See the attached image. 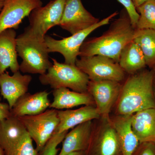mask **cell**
Listing matches in <instances>:
<instances>
[{
  "instance_id": "cell-1",
  "label": "cell",
  "mask_w": 155,
  "mask_h": 155,
  "mask_svg": "<svg viewBox=\"0 0 155 155\" xmlns=\"http://www.w3.org/2000/svg\"><path fill=\"white\" fill-rule=\"evenodd\" d=\"M135 31L127 11L123 9L119 18L111 23L110 28L102 35L84 41L78 57L99 55L109 57L119 63L121 52L133 41Z\"/></svg>"
},
{
  "instance_id": "cell-2",
  "label": "cell",
  "mask_w": 155,
  "mask_h": 155,
  "mask_svg": "<svg viewBox=\"0 0 155 155\" xmlns=\"http://www.w3.org/2000/svg\"><path fill=\"white\" fill-rule=\"evenodd\" d=\"M123 83L115 104V115H130L155 108L153 79L151 70H140L128 75Z\"/></svg>"
},
{
  "instance_id": "cell-3",
  "label": "cell",
  "mask_w": 155,
  "mask_h": 155,
  "mask_svg": "<svg viewBox=\"0 0 155 155\" xmlns=\"http://www.w3.org/2000/svg\"><path fill=\"white\" fill-rule=\"evenodd\" d=\"M17 51L22 60L19 65V71L22 73L43 75L52 65L45 39L34 36L27 27L17 37Z\"/></svg>"
},
{
  "instance_id": "cell-4",
  "label": "cell",
  "mask_w": 155,
  "mask_h": 155,
  "mask_svg": "<svg viewBox=\"0 0 155 155\" xmlns=\"http://www.w3.org/2000/svg\"><path fill=\"white\" fill-rule=\"evenodd\" d=\"M52 66L46 73L40 75L39 80L43 85L55 89L66 87L80 93L87 92L88 76L76 66L58 62L51 58Z\"/></svg>"
},
{
  "instance_id": "cell-5",
  "label": "cell",
  "mask_w": 155,
  "mask_h": 155,
  "mask_svg": "<svg viewBox=\"0 0 155 155\" xmlns=\"http://www.w3.org/2000/svg\"><path fill=\"white\" fill-rule=\"evenodd\" d=\"M110 116L94 120L90 140L84 155H123Z\"/></svg>"
},
{
  "instance_id": "cell-6",
  "label": "cell",
  "mask_w": 155,
  "mask_h": 155,
  "mask_svg": "<svg viewBox=\"0 0 155 155\" xmlns=\"http://www.w3.org/2000/svg\"><path fill=\"white\" fill-rule=\"evenodd\" d=\"M118 14V12H114L87 29L61 40L55 39L49 35H46L45 37V42L49 52L60 53L64 56V63L75 65V62L80 53L81 47L87 36L97 28L107 25L111 19Z\"/></svg>"
},
{
  "instance_id": "cell-7",
  "label": "cell",
  "mask_w": 155,
  "mask_h": 155,
  "mask_svg": "<svg viewBox=\"0 0 155 155\" xmlns=\"http://www.w3.org/2000/svg\"><path fill=\"white\" fill-rule=\"evenodd\" d=\"M75 65L88 76L89 80H110L121 82L126 78V73L119 63L105 56L81 57Z\"/></svg>"
},
{
  "instance_id": "cell-8",
  "label": "cell",
  "mask_w": 155,
  "mask_h": 155,
  "mask_svg": "<svg viewBox=\"0 0 155 155\" xmlns=\"http://www.w3.org/2000/svg\"><path fill=\"white\" fill-rule=\"evenodd\" d=\"M36 144L39 153L54 133L59 123L58 110H47L35 115L18 117Z\"/></svg>"
},
{
  "instance_id": "cell-9",
  "label": "cell",
  "mask_w": 155,
  "mask_h": 155,
  "mask_svg": "<svg viewBox=\"0 0 155 155\" xmlns=\"http://www.w3.org/2000/svg\"><path fill=\"white\" fill-rule=\"evenodd\" d=\"M67 0H51L44 7L34 9L29 16V26L31 34L44 39L46 34L51 28L59 25Z\"/></svg>"
},
{
  "instance_id": "cell-10",
  "label": "cell",
  "mask_w": 155,
  "mask_h": 155,
  "mask_svg": "<svg viewBox=\"0 0 155 155\" xmlns=\"http://www.w3.org/2000/svg\"><path fill=\"white\" fill-rule=\"evenodd\" d=\"M122 86V83L113 81L89 80L87 92L92 97L100 116H110L118 99Z\"/></svg>"
},
{
  "instance_id": "cell-11",
  "label": "cell",
  "mask_w": 155,
  "mask_h": 155,
  "mask_svg": "<svg viewBox=\"0 0 155 155\" xmlns=\"http://www.w3.org/2000/svg\"><path fill=\"white\" fill-rule=\"evenodd\" d=\"M99 21L84 8L81 0H67L59 26L74 35Z\"/></svg>"
},
{
  "instance_id": "cell-12",
  "label": "cell",
  "mask_w": 155,
  "mask_h": 155,
  "mask_svg": "<svg viewBox=\"0 0 155 155\" xmlns=\"http://www.w3.org/2000/svg\"><path fill=\"white\" fill-rule=\"evenodd\" d=\"M41 0H4L0 12V33L6 29H16L34 9L42 5Z\"/></svg>"
},
{
  "instance_id": "cell-13",
  "label": "cell",
  "mask_w": 155,
  "mask_h": 155,
  "mask_svg": "<svg viewBox=\"0 0 155 155\" xmlns=\"http://www.w3.org/2000/svg\"><path fill=\"white\" fill-rule=\"evenodd\" d=\"M31 80V75H22L19 71L12 75L8 72L0 75L1 94L7 100L11 110L17 100L27 93Z\"/></svg>"
},
{
  "instance_id": "cell-14",
  "label": "cell",
  "mask_w": 155,
  "mask_h": 155,
  "mask_svg": "<svg viewBox=\"0 0 155 155\" xmlns=\"http://www.w3.org/2000/svg\"><path fill=\"white\" fill-rule=\"evenodd\" d=\"M26 131L17 117L11 116L0 121V146L5 155H17L19 143Z\"/></svg>"
},
{
  "instance_id": "cell-15",
  "label": "cell",
  "mask_w": 155,
  "mask_h": 155,
  "mask_svg": "<svg viewBox=\"0 0 155 155\" xmlns=\"http://www.w3.org/2000/svg\"><path fill=\"white\" fill-rule=\"evenodd\" d=\"M49 94L46 91L33 94L27 93L17 100L11 109V116L18 118L43 113L51 105Z\"/></svg>"
},
{
  "instance_id": "cell-16",
  "label": "cell",
  "mask_w": 155,
  "mask_h": 155,
  "mask_svg": "<svg viewBox=\"0 0 155 155\" xmlns=\"http://www.w3.org/2000/svg\"><path fill=\"white\" fill-rule=\"evenodd\" d=\"M59 123L55 132L68 131L78 125L99 119L101 116L95 106L85 105L75 110H58Z\"/></svg>"
},
{
  "instance_id": "cell-17",
  "label": "cell",
  "mask_w": 155,
  "mask_h": 155,
  "mask_svg": "<svg viewBox=\"0 0 155 155\" xmlns=\"http://www.w3.org/2000/svg\"><path fill=\"white\" fill-rule=\"evenodd\" d=\"M93 121L80 124L68 132L62 142V148L57 155H67L76 152H84L90 140Z\"/></svg>"
},
{
  "instance_id": "cell-18",
  "label": "cell",
  "mask_w": 155,
  "mask_h": 155,
  "mask_svg": "<svg viewBox=\"0 0 155 155\" xmlns=\"http://www.w3.org/2000/svg\"><path fill=\"white\" fill-rule=\"evenodd\" d=\"M17 33L13 28L0 33V75L10 68L13 73L19 71L17 60Z\"/></svg>"
},
{
  "instance_id": "cell-19",
  "label": "cell",
  "mask_w": 155,
  "mask_h": 155,
  "mask_svg": "<svg viewBox=\"0 0 155 155\" xmlns=\"http://www.w3.org/2000/svg\"><path fill=\"white\" fill-rule=\"evenodd\" d=\"M132 115H115L110 117L123 155H131L140 142L131 127Z\"/></svg>"
},
{
  "instance_id": "cell-20",
  "label": "cell",
  "mask_w": 155,
  "mask_h": 155,
  "mask_svg": "<svg viewBox=\"0 0 155 155\" xmlns=\"http://www.w3.org/2000/svg\"><path fill=\"white\" fill-rule=\"evenodd\" d=\"M53 94L54 99L50 107L56 110L69 109L81 105L95 106L93 99L88 92H78L61 87L54 89Z\"/></svg>"
},
{
  "instance_id": "cell-21",
  "label": "cell",
  "mask_w": 155,
  "mask_h": 155,
  "mask_svg": "<svg viewBox=\"0 0 155 155\" xmlns=\"http://www.w3.org/2000/svg\"><path fill=\"white\" fill-rule=\"evenodd\" d=\"M131 127L140 142L155 143V108H150L133 114Z\"/></svg>"
},
{
  "instance_id": "cell-22",
  "label": "cell",
  "mask_w": 155,
  "mask_h": 155,
  "mask_svg": "<svg viewBox=\"0 0 155 155\" xmlns=\"http://www.w3.org/2000/svg\"><path fill=\"white\" fill-rule=\"evenodd\" d=\"M119 64L124 72L128 75L137 73L147 66L143 53L134 41L122 50Z\"/></svg>"
},
{
  "instance_id": "cell-23",
  "label": "cell",
  "mask_w": 155,
  "mask_h": 155,
  "mask_svg": "<svg viewBox=\"0 0 155 155\" xmlns=\"http://www.w3.org/2000/svg\"><path fill=\"white\" fill-rule=\"evenodd\" d=\"M133 41L143 53L147 66L152 68L155 65V30L136 29Z\"/></svg>"
},
{
  "instance_id": "cell-24",
  "label": "cell",
  "mask_w": 155,
  "mask_h": 155,
  "mask_svg": "<svg viewBox=\"0 0 155 155\" xmlns=\"http://www.w3.org/2000/svg\"><path fill=\"white\" fill-rule=\"evenodd\" d=\"M136 9L140 17L136 29L155 30V0H147Z\"/></svg>"
},
{
  "instance_id": "cell-25",
  "label": "cell",
  "mask_w": 155,
  "mask_h": 155,
  "mask_svg": "<svg viewBox=\"0 0 155 155\" xmlns=\"http://www.w3.org/2000/svg\"><path fill=\"white\" fill-rule=\"evenodd\" d=\"M68 131L62 133L55 132L48 141L39 155H57L59 151L58 145L63 142Z\"/></svg>"
},
{
  "instance_id": "cell-26",
  "label": "cell",
  "mask_w": 155,
  "mask_h": 155,
  "mask_svg": "<svg viewBox=\"0 0 155 155\" xmlns=\"http://www.w3.org/2000/svg\"><path fill=\"white\" fill-rule=\"evenodd\" d=\"M17 155H39L38 151L33 146L32 139L27 131L22 136Z\"/></svg>"
},
{
  "instance_id": "cell-27",
  "label": "cell",
  "mask_w": 155,
  "mask_h": 155,
  "mask_svg": "<svg viewBox=\"0 0 155 155\" xmlns=\"http://www.w3.org/2000/svg\"><path fill=\"white\" fill-rule=\"evenodd\" d=\"M119 3L125 7L130 19L131 25L134 28H136L139 19L140 15L137 10L132 0H117Z\"/></svg>"
},
{
  "instance_id": "cell-28",
  "label": "cell",
  "mask_w": 155,
  "mask_h": 155,
  "mask_svg": "<svg viewBox=\"0 0 155 155\" xmlns=\"http://www.w3.org/2000/svg\"><path fill=\"white\" fill-rule=\"evenodd\" d=\"M131 155H155V143L140 142Z\"/></svg>"
},
{
  "instance_id": "cell-29",
  "label": "cell",
  "mask_w": 155,
  "mask_h": 155,
  "mask_svg": "<svg viewBox=\"0 0 155 155\" xmlns=\"http://www.w3.org/2000/svg\"><path fill=\"white\" fill-rule=\"evenodd\" d=\"M0 90V121L5 120L11 116V109L8 104L1 101Z\"/></svg>"
},
{
  "instance_id": "cell-30",
  "label": "cell",
  "mask_w": 155,
  "mask_h": 155,
  "mask_svg": "<svg viewBox=\"0 0 155 155\" xmlns=\"http://www.w3.org/2000/svg\"><path fill=\"white\" fill-rule=\"evenodd\" d=\"M146 1L147 0H132L136 8Z\"/></svg>"
},
{
  "instance_id": "cell-31",
  "label": "cell",
  "mask_w": 155,
  "mask_h": 155,
  "mask_svg": "<svg viewBox=\"0 0 155 155\" xmlns=\"http://www.w3.org/2000/svg\"><path fill=\"white\" fill-rule=\"evenodd\" d=\"M84 153L83 152H74L71 153L67 155H84Z\"/></svg>"
},
{
  "instance_id": "cell-32",
  "label": "cell",
  "mask_w": 155,
  "mask_h": 155,
  "mask_svg": "<svg viewBox=\"0 0 155 155\" xmlns=\"http://www.w3.org/2000/svg\"><path fill=\"white\" fill-rule=\"evenodd\" d=\"M4 0H0V12L2 9L3 5H4Z\"/></svg>"
},
{
  "instance_id": "cell-33",
  "label": "cell",
  "mask_w": 155,
  "mask_h": 155,
  "mask_svg": "<svg viewBox=\"0 0 155 155\" xmlns=\"http://www.w3.org/2000/svg\"><path fill=\"white\" fill-rule=\"evenodd\" d=\"M153 90H154V97L155 98V74L154 73V76L153 79Z\"/></svg>"
},
{
  "instance_id": "cell-34",
  "label": "cell",
  "mask_w": 155,
  "mask_h": 155,
  "mask_svg": "<svg viewBox=\"0 0 155 155\" xmlns=\"http://www.w3.org/2000/svg\"><path fill=\"white\" fill-rule=\"evenodd\" d=\"M0 155H5L4 151L1 146H0Z\"/></svg>"
},
{
  "instance_id": "cell-35",
  "label": "cell",
  "mask_w": 155,
  "mask_h": 155,
  "mask_svg": "<svg viewBox=\"0 0 155 155\" xmlns=\"http://www.w3.org/2000/svg\"><path fill=\"white\" fill-rule=\"evenodd\" d=\"M152 70H153V71L154 73L155 74V65L154 66H153L152 68Z\"/></svg>"
}]
</instances>
